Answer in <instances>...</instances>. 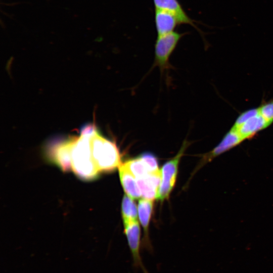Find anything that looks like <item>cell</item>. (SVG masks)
Instances as JSON below:
<instances>
[{
  "instance_id": "1",
  "label": "cell",
  "mask_w": 273,
  "mask_h": 273,
  "mask_svg": "<svg viewBox=\"0 0 273 273\" xmlns=\"http://www.w3.org/2000/svg\"><path fill=\"white\" fill-rule=\"evenodd\" d=\"M93 125L85 127L77 138L70 142L71 169L79 177L85 180L93 179L100 172L94 162L91 146Z\"/></svg>"
},
{
  "instance_id": "2",
  "label": "cell",
  "mask_w": 273,
  "mask_h": 273,
  "mask_svg": "<svg viewBox=\"0 0 273 273\" xmlns=\"http://www.w3.org/2000/svg\"><path fill=\"white\" fill-rule=\"evenodd\" d=\"M91 146L94 162L100 171H110L118 167L121 156L116 144L104 136L93 126Z\"/></svg>"
},
{
  "instance_id": "3",
  "label": "cell",
  "mask_w": 273,
  "mask_h": 273,
  "mask_svg": "<svg viewBox=\"0 0 273 273\" xmlns=\"http://www.w3.org/2000/svg\"><path fill=\"white\" fill-rule=\"evenodd\" d=\"M188 146V142L185 141L177 155L165 163L161 169V180L157 193V199L163 201L169 196L176 179L178 164L180 158Z\"/></svg>"
},
{
  "instance_id": "4",
  "label": "cell",
  "mask_w": 273,
  "mask_h": 273,
  "mask_svg": "<svg viewBox=\"0 0 273 273\" xmlns=\"http://www.w3.org/2000/svg\"><path fill=\"white\" fill-rule=\"evenodd\" d=\"M183 35L173 31L157 37L155 45L154 66H158L161 72L169 68L170 56Z\"/></svg>"
},
{
  "instance_id": "5",
  "label": "cell",
  "mask_w": 273,
  "mask_h": 273,
  "mask_svg": "<svg viewBox=\"0 0 273 273\" xmlns=\"http://www.w3.org/2000/svg\"><path fill=\"white\" fill-rule=\"evenodd\" d=\"M123 223L124 233L132 258L133 266L141 269L144 273H148L140 254L141 229L139 223L135 220Z\"/></svg>"
},
{
  "instance_id": "6",
  "label": "cell",
  "mask_w": 273,
  "mask_h": 273,
  "mask_svg": "<svg viewBox=\"0 0 273 273\" xmlns=\"http://www.w3.org/2000/svg\"><path fill=\"white\" fill-rule=\"evenodd\" d=\"M244 140L238 132L231 128L213 149L202 156L196 170L211 162L215 158L238 146Z\"/></svg>"
},
{
  "instance_id": "7",
  "label": "cell",
  "mask_w": 273,
  "mask_h": 273,
  "mask_svg": "<svg viewBox=\"0 0 273 273\" xmlns=\"http://www.w3.org/2000/svg\"><path fill=\"white\" fill-rule=\"evenodd\" d=\"M143 198L153 200L157 198L161 184V171L150 172L145 177L136 179Z\"/></svg>"
},
{
  "instance_id": "8",
  "label": "cell",
  "mask_w": 273,
  "mask_h": 273,
  "mask_svg": "<svg viewBox=\"0 0 273 273\" xmlns=\"http://www.w3.org/2000/svg\"><path fill=\"white\" fill-rule=\"evenodd\" d=\"M155 22L158 36L173 32L176 26L180 24L174 14L159 9H155Z\"/></svg>"
},
{
  "instance_id": "9",
  "label": "cell",
  "mask_w": 273,
  "mask_h": 273,
  "mask_svg": "<svg viewBox=\"0 0 273 273\" xmlns=\"http://www.w3.org/2000/svg\"><path fill=\"white\" fill-rule=\"evenodd\" d=\"M138 216L144 232V246L148 250H151L149 237V225L153 210V201L146 199L140 200L138 204Z\"/></svg>"
},
{
  "instance_id": "10",
  "label": "cell",
  "mask_w": 273,
  "mask_h": 273,
  "mask_svg": "<svg viewBox=\"0 0 273 273\" xmlns=\"http://www.w3.org/2000/svg\"><path fill=\"white\" fill-rule=\"evenodd\" d=\"M270 124L271 123L259 113L247 120L236 130L245 141L253 138L257 133Z\"/></svg>"
},
{
  "instance_id": "11",
  "label": "cell",
  "mask_w": 273,
  "mask_h": 273,
  "mask_svg": "<svg viewBox=\"0 0 273 273\" xmlns=\"http://www.w3.org/2000/svg\"><path fill=\"white\" fill-rule=\"evenodd\" d=\"M118 169L121 184L126 195L133 199L139 198L141 193L135 176L124 163Z\"/></svg>"
},
{
  "instance_id": "12",
  "label": "cell",
  "mask_w": 273,
  "mask_h": 273,
  "mask_svg": "<svg viewBox=\"0 0 273 273\" xmlns=\"http://www.w3.org/2000/svg\"><path fill=\"white\" fill-rule=\"evenodd\" d=\"M155 9L167 11L174 14L180 24L195 26L192 20L188 16L177 0H153Z\"/></svg>"
},
{
  "instance_id": "13",
  "label": "cell",
  "mask_w": 273,
  "mask_h": 273,
  "mask_svg": "<svg viewBox=\"0 0 273 273\" xmlns=\"http://www.w3.org/2000/svg\"><path fill=\"white\" fill-rule=\"evenodd\" d=\"M53 159L62 170L67 171L71 169L70 142L69 140L57 146L53 153Z\"/></svg>"
},
{
  "instance_id": "14",
  "label": "cell",
  "mask_w": 273,
  "mask_h": 273,
  "mask_svg": "<svg viewBox=\"0 0 273 273\" xmlns=\"http://www.w3.org/2000/svg\"><path fill=\"white\" fill-rule=\"evenodd\" d=\"M138 210L133 199L124 195L121 204V214L123 223L138 220Z\"/></svg>"
},
{
  "instance_id": "15",
  "label": "cell",
  "mask_w": 273,
  "mask_h": 273,
  "mask_svg": "<svg viewBox=\"0 0 273 273\" xmlns=\"http://www.w3.org/2000/svg\"><path fill=\"white\" fill-rule=\"evenodd\" d=\"M124 164L136 179L143 178L150 173L146 165L140 157L128 160Z\"/></svg>"
},
{
  "instance_id": "16",
  "label": "cell",
  "mask_w": 273,
  "mask_h": 273,
  "mask_svg": "<svg viewBox=\"0 0 273 273\" xmlns=\"http://www.w3.org/2000/svg\"><path fill=\"white\" fill-rule=\"evenodd\" d=\"M259 113L258 107L250 109L244 111L238 116L232 128L236 130L237 129L249 119L258 115Z\"/></svg>"
},
{
  "instance_id": "17",
  "label": "cell",
  "mask_w": 273,
  "mask_h": 273,
  "mask_svg": "<svg viewBox=\"0 0 273 273\" xmlns=\"http://www.w3.org/2000/svg\"><path fill=\"white\" fill-rule=\"evenodd\" d=\"M140 157L146 165L149 172H154L159 171L157 158L150 153H144Z\"/></svg>"
},
{
  "instance_id": "18",
  "label": "cell",
  "mask_w": 273,
  "mask_h": 273,
  "mask_svg": "<svg viewBox=\"0 0 273 273\" xmlns=\"http://www.w3.org/2000/svg\"><path fill=\"white\" fill-rule=\"evenodd\" d=\"M260 114L268 122H273V100L262 102L258 107Z\"/></svg>"
}]
</instances>
